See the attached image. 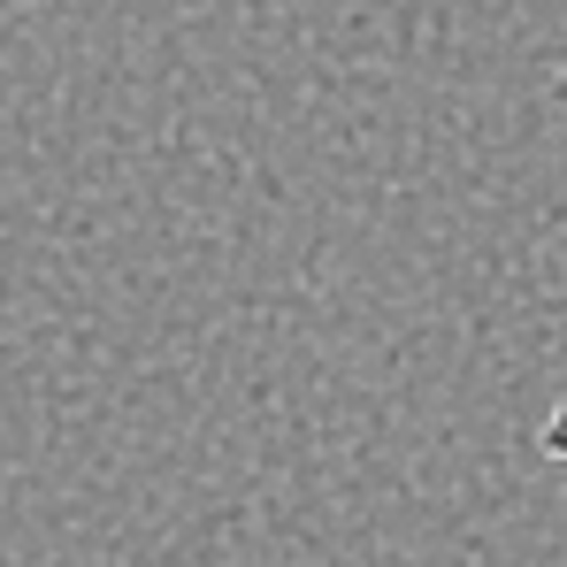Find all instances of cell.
<instances>
[{
  "label": "cell",
  "instance_id": "6da1fadb",
  "mask_svg": "<svg viewBox=\"0 0 567 567\" xmlns=\"http://www.w3.org/2000/svg\"><path fill=\"white\" fill-rule=\"evenodd\" d=\"M537 445H545V461L567 468V383H560V399H553V414H545V430H537Z\"/></svg>",
  "mask_w": 567,
  "mask_h": 567
}]
</instances>
